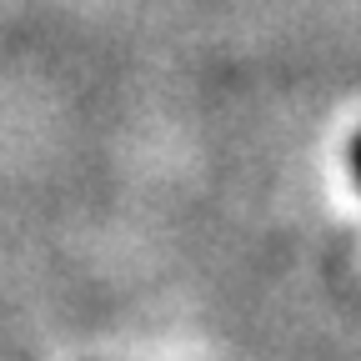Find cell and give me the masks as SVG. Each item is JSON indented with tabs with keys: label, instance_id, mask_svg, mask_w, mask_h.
Returning <instances> with one entry per match:
<instances>
[{
	"label": "cell",
	"instance_id": "1",
	"mask_svg": "<svg viewBox=\"0 0 361 361\" xmlns=\"http://www.w3.org/2000/svg\"><path fill=\"white\" fill-rule=\"evenodd\" d=\"M346 166H351V180L361 186V130L351 135V146H346Z\"/></svg>",
	"mask_w": 361,
	"mask_h": 361
}]
</instances>
